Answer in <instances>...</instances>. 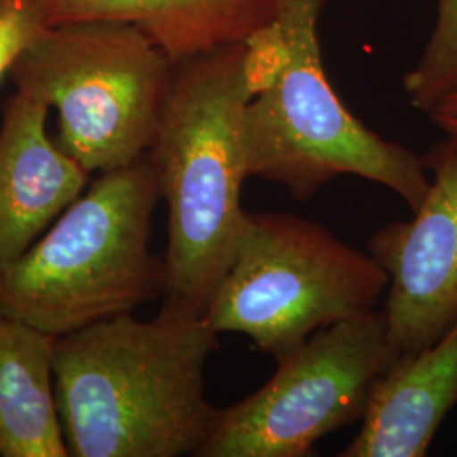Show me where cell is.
<instances>
[{"label": "cell", "instance_id": "obj_1", "mask_svg": "<svg viewBox=\"0 0 457 457\" xmlns=\"http://www.w3.org/2000/svg\"><path fill=\"white\" fill-rule=\"evenodd\" d=\"M275 24L175 63L147 158L168 207L163 305L205 315L245 228L243 119L277 63Z\"/></svg>", "mask_w": 457, "mask_h": 457}, {"label": "cell", "instance_id": "obj_2", "mask_svg": "<svg viewBox=\"0 0 457 457\" xmlns=\"http://www.w3.org/2000/svg\"><path fill=\"white\" fill-rule=\"evenodd\" d=\"M217 349L205 317L166 305L151 320L122 313L54 337L70 456H195L219 415L205 393Z\"/></svg>", "mask_w": 457, "mask_h": 457}, {"label": "cell", "instance_id": "obj_3", "mask_svg": "<svg viewBox=\"0 0 457 457\" xmlns=\"http://www.w3.org/2000/svg\"><path fill=\"white\" fill-rule=\"evenodd\" d=\"M160 187L147 154L100 173L46 234L0 270V313L60 337L163 295L149 249Z\"/></svg>", "mask_w": 457, "mask_h": 457}, {"label": "cell", "instance_id": "obj_4", "mask_svg": "<svg viewBox=\"0 0 457 457\" xmlns=\"http://www.w3.org/2000/svg\"><path fill=\"white\" fill-rule=\"evenodd\" d=\"M326 2L287 0L275 22V70L243 119L247 179L278 183L295 200H307L353 175L386 187L413 212L430 188L422 156L364 126L332 88L319 43Z\"/></svg>", "mask_w": 457, "mask_h": 457}, {"label": "cell", "instance_id": "obj_5", "mask_svg": "<svg viewBox=\"0 0 457 457\" xmlns=\"http://www.w3.org/2000/svg\"><path fill=\"white\" fill-rule=\"evenodd\" d=\"M390 278L371 254L288 212L245 215L205 320L283 360L317 330L375 311Z\"/></svg>", "mask_w": 457, "mask_h": 457}, {"label": "cell", "instance_id": "obj_6", "mask_svg": "<svg viewBox=\"0 0 457 457\" xmlns=\"http://www.w3.org/2000/svg\"><path fill=\"white\" fill-rule=\"evenodd\" d=\"M175 63L119 21L51 24L11 75L58 112V146L88 173L147 154Z\"/></svg>", "mask_w": 457, "mask_h": 457}, {"label": "cell", "instance_id": "obj_7", "mask_svg": "<svg viewBox=\"0 0 457 457\" xmlns=\"http://www.w3.org/2000/svg\"><path fill=\"white\" fill-rule=\"evenodd\" d=\"M395 360L385 312L320 328L277 361L258 392L219 410L195 456H307L327 434L362 420Z\"/></svg>", "mask_w": 457, "mask_h": 457}, {"label": "cell", "instance_id": "obj_8", "mask_svg": "<svg viewBox=\"0 0 457 457\" xmlns=\"http://www.w3.org/2000/svg\"><path fill=\"white\" fill-rule=\"evenodd\" d=\"M430 188L411 220H395L370 239L388 273L385 317L396 358L439 341L457 320V137L422 156Z\"/></svg>", "mask_w": 457, "mask_h": 457}, {"label": "cell", "instance_id": "obj_9", "mask_svg": "<svg viewBox=\"0 0 457 457\" xmlns=\"http://www.w3.org/2000/svg\"><path fill=\"white\" fill-rule=\"evenodd\" d=\"M48 102L17 88L0 126V270L82 195L90 173L46 131Z\"/></svg>", "mask_w": 457, "mask_h": 457}, {"label": "cell", "instance_id": "obj_10", "mask_svg": "<svg viewBox=\"0 0 457 457\" xmlns=\"http://www.w3.org/2000/svg\"><path fill=\"white\" fill-rule=\"evenodd\" d=\"M457 403V320L439 341L396 358L376 383L360 434L341 457H424Z\"/></svg>", "mask_w": 457, "mask_h": 457}, {"label": "cell", "instance_id": "obj_11", "mask_svg": "<svg viewBox=\"0 0 457 457\" xmlns=\"http://www.w3.org/2000/svg\"><path fill=\"white\" fill-rule=\"evenodd\" d=\"M287 0H48L49 26L119 21L139 28L173 62L245 41L271 28Z\"/></svg>", "mask_w": 457, "mask_h": 457}, {"label": "cell", "instance_id": "obj_12", "mask_svg": "<svg viewBox=\"0 0 457 457\" xmlns=\"http://www.w3.org/2000/svg\"><path fill=\"white\" fill-rule=\"evenodd\" d=\"M53 351V336L0 313V457H70Z\"/></svg>", "mask_w": 457, "mask_h": 457}, {"label": "cell", "instance_id": "obj_13", "mask_svg": "<svg viewBox=\"0 0 457 457\" xmlns=\"http://www.w3.org/2000/svg\"><path fill=\"white\" fill-rule=\"evenodd\" d=\"M403 88L410 104L425 114L457 88V0H439L434 29Z\"/></svg>", "mask_w": 457, "mask_h": 457}, {"label": "cell", "instance_id": "obj_14", "mask_svg": "<svg viewBox=\"0 0 457 457\" xmlns=\"http://www.w3.org/2000/svg\"><path fill=\"white\" fill-rule=\"evenodd\" d=\"M48 28V0H0V83Z\"/></svg>", "mask_w": 457, "mask_h": 457}, {"label": "cell", "instance_id": "obj_15", "mask_svg": "<svg viewBox=\"0 0 457 457\" xmlns=\"http://www.w3.org/2000/svg\"><path fill=\"white\" fill-rule=\"evenodd\" d=\"M449 115V117H457V88H454L451 94H447L442 98L441 102L428 112V115Z\"/></svg>", "mask_w": 457, "mask_h": 457}, {"label": "cell", "instance_id": "obj_16", "mask_svg": "<svg viewBox=\"0 0 457 457\" xmlns=\"http://www.w3.org/2000/svg\"><path fill=\"white\" fill-rule=\"evenodd\" d=\"M432 122L444 131V134L454 136L457 137V117H449V115H430Z\"/></svg>", "mask_w": 457, "mask_h": 457}]
</instances>
